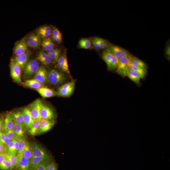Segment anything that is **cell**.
<instances>
[{"label":"cell","mask_w":170,"mask_h":170,"mask_svg":"<svg viewBox=\"0 0 170 170\" xmlns=\"http://www.w3.org/2000/svg\"><path fill=\"white\" fill-rule=\"evenodd\" d=\"M7 147L8 148V153L14 154L17 155V153L15 150L14 142L13 140H11L7 145Z\"/></svg>","instance_id":"f35d334b"},{"label":"cell","mask_w":170,"mask_h":170,"mask_svg":"<svg viewBox=\"0 0 170 170\" xmlns=\"http://www.w3.org/2000/svg\"><path fill=\"white\" fill-rule=\"evenodd\" d=\"M28 46L36 48L38 47L41 42L40 36L37 34L33 33L28 37L26 40Z\"/></svg>","instance_id":"2e32d148"},{"label":"cell","mask_w":170,"mask_h":170,"mask_svg":"<svg viewBox=\"0 0 170 170\" xmlns=\"http://www.w3.org/2000/svg\"><path fill=\"white\" fill-rule=\"evenodd\" d=\"M37 58V60L46 66L49 65L53 61L52 60L46 53L42 51L38 53Z\"/></svg>","instance_id":"603a6c76"},{"label":"cell","mask_w":170,"mask_h":170,"mask_svg":"<svg viewBox=\"0 0 170 170\" xmlns=\"http://www.w3.org/2000/svg\"><path fill=\"white\" fill-rule=\"evenodd\" d=\"M46 53L51 58L53 61L57 62L60 56L61 50L58 48H54Z\"/></svg>","instance_id":"f1b7e54d"},{"label":"cell","mask_w":170,"mask_h":170,"mask_svg":"<svg viewBox=\"0 0 170 170\" xmlns=\"http://www.w3.org/2000/svg\"><path fill=\"white\" fill-rule=\"evenodd\" d=\"M4 133L7 138L10 140H14L16 137L15 133L13 129L9 130L6 132H4Z\"/></svg>","instance_id":"b9f144b4"},{"label":"cell","mask_w":170,"mask_h":170,"mask_svg":"<svg viewBox=\"0 0 170 170\" xmlns=\"http://www.w3.org/2000/svg\"><path fill=\"white\" fill-rule=\"evenodd\" d=\"M33 156H49L46 150L41 145L36 143L31 144Z\"/></svg>","instance_id":"4fadbf2b"},{"label":"cell","mask_w":170,"mask_h":170,"mask_svg":"<svg viewBox=\"0 0 170 170\" xmlns=\"http://www.w3.org/2000/svg\"><path fill=\"white\" fill-rule=\"evenodd\" d=\"M105 51L112 54L117 60L122 57L130 56L132 55L126 49L116 45L109 46Z\"/></svg>","instance_id":"3957f363"},{"label":"cell","mask_w":170,"mask_h":170,"mask_svg":"<svg viewBox=\"0 0 170 170\" xmlns=\"http://www.w3.org/2000/svg\"><path fill=\"white\" fill-rule=\"evenodd\" d=\"M42 47L45 51H48L54 48V40L51 37L45 38L42 42Z\"/></svg>","instance_id":"83f0119b"},{"label":"cell","mask_w":170,"mask_h":170,"mask_svg":"<svg viewBox=\"0 0 170 170\" xmlns=\"http://www.w3.org/2000/svg\"><path fill=\"white\" fill-rule=\"evenodd\" d=\"M3 132H0V139L2 135V134Z\"/></svg>","instance_id":"f5cc1de1"},{"label":"cell","mask_w":170,"mask_h":170,"mask_svg":"<svg viewBox=\"0 0 170 170\" xmlns=\"http://www.w3.org/2000/svg\"><path fill=\"white\" fill-rule=\"evenodd\" d=\"M42 103L40 99H37L30 104L27 108L29 110L33 120H41L40 111Z\"/></svg>","instance_id":"ba28073f"},{"label":"cell","mask_w":170,"mask_h":170,"mask_svg":"<svg viewBox=\"0 0 170 170\" xmlns=\"http://www.w3.org/2000/svg\"><path fill=\"white\" fill-rule=\"evenodd\" d=\"M102 58L106 63L108 70L116 71L118 66V60L113 55L105 51L102 54Z\"/></svg>","instance_id":"5b68a950"},{"label":"cell","mask_w":170,"mask_h":170,"mask_svg":"<svg viewBox=\"0 0 170 170\" xmlns=\"http://www.w3.org/2000/svg\"><path fill=\"white\" fill-rule=\"evenodd\" d=\"M19 144V150L17 156H21L22 153L26 146L27 141L24 137H16Z\"/></svg>","instance_id":"1f68e13d"},{"label":"cell","mask_w":170,"mask_h":170,"mask_svg":"<svg viewBox=\"0 0 170 170\" xmlns=\"http://www.w3.org/2000/svg\"><path fill=\"white\" fill-rule=\"evenodd\" d=\"M4 116L0 115V132H3L4 124Z\"/></svg>","instance_id":"bcb514c9"},{"label":"cell","mask_w":170,"mask_h":170,"mask_svg":"<svg viewBox=\"0 0 170 170\" xmlns=\"http://www.w3.org/2000/svg\"><path fill=\"white\" fill-rule=\"evenodd\" d=\"M165 54L167 58L169 60L170 58V46L169 44H168L165 49Z\"/></svg>","instance_id":"7dc6e473"},{"label":"cell","mask_w":170,"mask_h":170,"mask_svg":"<svg viewBox=\"0 0 170 170\" xmlns=\"http://www.w3.org/2000/svg\"><path fill=\"white\" fill-rule=\"evenodd\" d=\"M21 69L20 66L12 59L10 63V75L13 79L20 84L23 83L21 79Z\"/></svg>","instance_id":"52a82bcc"},{"label":"cell","mask_w":170,"mask_h":170,"mask_svg":"<svg viewBox=\"0 0 170 170\" xmlns=\"http://www.w3.org/2000/svg\"><path fill=\"white\" fill-rule=\"evenodd\" d=\"M13 130L16 137H24L26 129L14 121Z\"/></svg>","instance_id":"f546056e"},{"label":"cell","mask_w":170,"mask_h":170,"mask_svg":"<svg viewBox=\"0 0 170 170\" xmlns=\"http://www.w3.org/2000/svg\"><path fill=\"white\" fill-rule=\"evenodd\" d=\"M130 56L123 57L118 60V66L116 71L122 77L127 76L128 71L130 64Z\"/></svg>","instance_id":"277c9868"},{"label":"cell","mask_w":170,"mask_h":170,"mask_svg":"<svg viewBox=\"0 0 170 170\" xmlns=\"http://www.w3.org/2000/svg\"><path fill=\"white\" fill-rule=\"evenodd\" d=\"M6 158L11 164L12 170H15L18 162L17 155L14 154L7 153Z\"/></svg>","instance_id":"836d02e7"},{"label":"cell","mask_w":170,"mask_h":170,"mask_svg":"<svg viewBox=\"0 0 170 170\" xmlns=\"http://www.w3.org/2000/svg\"><path fill=\"white\" fill-rule=\"evenodd\" d=\"M52 30L50 26H44L40 27L38 30V34L43 38L49 37L52 34Z\"/></svg>","instance_id":"d4e9b609"},{"label":"cell","mask_w":170,"mask_h":170,"mask_svg":"<svg viewBox=\"0 0 170 170\" xmlns=\"http://www.w3.org/2000/svg\"><path fill=\"white\" fill-rule=\"evenodd\" d=\"M54 122L53 120H40V126L37 134L45 133L50 130L54 126Z\"/></svg>","instance_id":"e0dca14e"},{"label":"cell","mask_w":170,"mask_h":170,"mask_svg":"<svg viewBox=\"0 0 170 170\" xmlns=\"http://www.w3.org/2000/svg\"><path fill=\"white\" fill-rule=\"evenodd\" d=\"M12 113L14 121L26 129L22 110H17Z\"/></svg>","instance_id":"4316f807"},{"label":"cell","mask_w":170,"mask_h":170,"mask_svg":"<svg viewBox=\"0 0 170 170\" xmlns=\"http://www.w3.org/2000/svg\"><path fill=\"white\" fill-rule=\"evenodd\" d=\"M26 40L25 38L22 39L16 44L14 48V54L15 56L21 55L28 50Z\"/></svg>","instance_id":"8fae6325"},{"label":"cell","mask_w":170,"mask_h":170,"mask_svg":"<svg viewBox=\"0 0 170 170\" xmlns=\"http://www.w3.org/2000/svg\"><path fill=\"white\" fill-rule=\"evenodd\" d=\"M18 162L15 168L16 170H30V160L22 156H18Z\"/></svg>","instance_id":"9a60e30c"},{"label":"cell","mask_w":170,"mask_h":170,"mask_svg":"<svg viewBox=\"0 0 170 170\" xmlns=\"http://www.w3.org/2000/svg\"><path fill=\"white\" fill-rule=\"evenodd\" d=\"M98 39L101 49L106 48L109 46L108 42L106 40L99 37Z\"/></svg>","instance_id":"ab89813d"},{"label":"cell","mask_w":170,"mask_h":170,"mask_svg":"<svg viewBox=\"0 0 170 170\" xmlns=\"http://www.w3.org/2000/svg\"><path fill=\"white\" fill-rule=\"evenodd\" d=\"M36 90L44 98H50L57 95L56 91L47 87H43Z\"/></svg>","instance_id":"44dd1931"},{"label":"cell","mask_w":170,"mask_h":170,"mask_svg":"<svg viewBox=\"0 0 170 170\" xmlns=\"http://www.w3.org/2000/svg\"><path fill=\"white\" fill-rule=\"evenodd\" d=\"M38 61L35 60H29L23 68L24 77L29 78L34 75L39 67Z\"/></svg>","instance_id":"7a4b0ae2"},{"label":"cell","mask_w":170,"mask_h":170,"mask_svg":"<svg viewBox=\"0 0 170 170\" xmlns=\"http://www.w3.org/2000/svg\"><path fill=\"white\" fill-rule=\"evenodd\" d=\"M48 79L49 83L54 86L59 85L66 80L63 73L54 69L48 72Z\"/></svg>","instance_id":"6da1fadb"},{"label":"cell","mask_w":170,"mask_h":170,"mask_svg":"<svg viewBox=\"0 0 170 170\" xmlns=\"http://www.w3.org/2000/svg\"><path fill=\"white\" fill-rule=\"evenodd\" d=\"M7 153L8 151H7L0 152V164L6 159Z\"/></svg>","instance_id":"f6af8a7d"},{"label":"cell","mask_w":170,"mask_h":170,"mask_svg":"<svg viewBox=\"0 0 170 170\" xmlns=\"http://www.w3.org/2000/svg\"><path fill=\"white\" fill-rule=\"evenodd\" d=\"M14 120L12 112L7 113L4 116V127L3 132H6L13 129Z\"/></svg>","instance_id":"d6986e66"},{"label":"cell","mask_w":170,"mask_h":170,"mask_svg":"<svg viewBox=\"0 0 170 170\" xmlns=\"http://www.w3.org/2000/svg\"><path fill=\"white\" fill-rule=\"evenodd\" d=\"M40 120H33L32 125L29 130V133L31 136L37 134L40 126Z\"/></svg>","instance_id":"d6a6232c"},{"label":"cell","mask_w":170,"mask_h":170,"mask_svg":"<svg viewBox=\"0 0 170 170\" xmlns=\"http://www.w3.org/2000/svg\"><path fill=\"white\" fill-rule=\"evenodd\" d=\"M7 138V137L4 132H3L0 139V144H2L3 142Z\"/></svg>","instance_id":"681fc988"},{"label":"cell","mask_w":170,"mask_h":170,"mask_svg":"<svg viewBox=\"0 0 170 170\" xmlns=\"http://www.w3.org/2000/svg\"></svg>","instance_id":"db71d44e"},{"label":"cell","mask_w":170,"mask_h":170,"mask_svg":"<svg viewBox=\"0 0 170 170\" xmlns=\"http://www.w3.org/2000/svg\"><path fill=\"white\" fill-rule=\"evenodd\" d=\"M92 44L91 41L87 38H83L81 39L78 43L79 47L82 48L88 49L89 48Z\"/></svg>","instance_id":"8d00e7d4"},{"label":"cell","mask_w":170,"mask_h":170,"mask_svg":"<svg viewBox=\"0 0 170 170\" xmlns=\"http://www.w3.org/2000/svg\"><path fill=\"white\" fill-rule=\"evenodd\" d=\"M48 72L43 67L40 66L34 76V78L42 83L49 84L48 79Z\"/></svg>","instance_id":"30bf717a"},{"label":"cell","mask_w":170,"mask_h":170,"mask_svg":"<svg viewBox=\"0 0 170 170\" xmlns=\"http://www.w3.org/2000/svg\"><path fill=\"white\" fill-rule=\"evenodd\" d=\"M75 87V82L73 81L66 83L58 88L57 95L62 97H69L73 93Z\"/></svg>","instance_id":"8992f818"},{"label":"cell","mask_w":170,"mask_h":170,"mask_svg":"<svg viewBox=\"0 0 170 170\" xmlns=\"http://www.w3.org/2000/svg\"><path fill=\"white\" fill-rule=\"evenodd\" d=\"M3 151H8L7 147L0 144V152Z\"/></svg>","instance_id":"816d5d0a"},{"label":"cell","mask_w":170,"mask_h":170,"mask_svg":"<svg viewBox=\"0 0 170 170\" xmlns=\"http://www.w3.org/2000/svg\"><path fill=\"white\" fill-rule=\"evenodd\" d=\"M53 40L58 43H60L62 40V35L59 30L54 27L52 30V34Z\"/></svg>","instance_id":"e575fe53"},{"label":"cell","mask_w":170,"mask_h":170,"mask_svg":"<svg viewBox=\"0 0 170 170\" xmlns=\"http://www.w3.org/2000/svg\"><path fill=\"white\" fill-rule=\"evenodd\" d=\"M11 140L7 138L3 142L2 144L5 146L7 147Z\"/></svg>","instance_id":"f907efd6"},{"label":"cell","mask_w":170,"mask_h":170,"mask_svg":"<svg viewBox=\"0 0 170 170\" xmlns=\"http://www.w3.org/2000/svg\"><path fill=\"white\" fill-rule=\"evenodd\" d=\"M30 170H33L39 164L43 162H49L51 161V158L49 156L34 157L30 159Z\"/></svg>","instance_id":"5bb4252c"},{"label":"cell","mask_w":170,"mask_h":170,"mask_svg":"<svg viewBox=\"0 0 170 170\" xmlns=\"http://www.w3.org/2000/svg\"><path fill=\"white\" fill-rule=\"evenodd\" d=\"M41 119L52 120L54 118L55 115L53 110L42 102L41 105L40 111Z\"/></svg>","instance_id":"9c48e42d"},{"label":"cell","mask_w":170,"mask_h":170,"mask_svg":"<svg viewBox=\"0 0 170 170\" xmlns=\"http://www.w3.org/2000/svg\"><path fill=\"white\" fill-rule=\"evenodd\" d=\"M46 170H57L56 164L52 161L48 162L47 164Z\"/></svg>","instance_id":"60d3db41"},{"label":"cell","mask_w":170,"mask_h":170,"mask_svg":"<svg viewBox=\"0 0 170 170\" xmlns=\"http://www.w3.org/2000/svg\"><path fill=\"white\" fill-rule=\"evenodd\" d=\"M0 170H12L11 164L6 157L0 164Z\"/></svg>","instance_id":"74e56055"},{"label":"cell","mask_w":170,"mask_h":170,"mask_svg":"<svg viewBox=\"0 0 170 170\" xmlns=\"http://www.w3.org/2000/svg\"><path fill=\"white\" fill-rule=\"evenodd\" d=\"M14 142V147L16 152L18 153L19 150V144L18 141L16 138L13 140Z\"/></svg>","instance_id":"c3c4849f"},{"label":"cell","mask_w":170,"mask_h":170,"mask_svg":"<svg viewBox=\"0 0 170 170\" xmlns=\"http://www.w3.org/2000/svg\"><path fill=\"white\" fill-rule=\"evenodd\" d=\"M130 64L137 67L147 70V68L146 64L143 61L133 55L130 57Z\"/></svg>","instance_id":"484cf974"},{"label":"cell","mask_w":170,"mask_h":170,"mask_svg":"<svg viewBox=\"0 0 170 170\" xmlns=\"http://www.w3.org/2000/svg\"><path fill=\"white\" fill-rule=\"evenodd\" d=\"M30 54V52L28 50L21 55L15 56L13 59L15 63L20 66L21 69H23L25 65L28 61Z\"/></svg>","instance_id":"7c38bea8"},{"label":"cell","mask_w":170,"mask_h":170,"mask_svg":"<svg viewBox=\"0 0 170 170\" xmlns=\"http://www.w3.org/2000/svg\"><path fill=\"white\" fill-rule=\"evenodd\" d=\"M21 156L29 159H30L33 156L31 144L27 141Z\"/></svg>","instance_id":"4dcf8cb0"},{"label":"cell","mask_w":170,"mask_h":170,"mask_svg":"<svg viewBox=\"0 0 170 170\" xmlns=\"http://www.w3.org/2000/svg\"><path fill=\"white\" fill-rule=\"evenodd\" d=\"M93 44L94 48L96 50H99L101 49L98 41V37H94L93 38Z\"/></svg>","instance_id":"7bdbcfd3"},{"label":"cell","mask_w":170,"mask_h":170,"mask_svg":"<svg viewBox=\"0 0 170 170\" xmlns=\"http://www.w3.org/2000/svg\"><path fill=\"white\" fill-rule=\"evenodd\" d=\"M129 68L138 73L140 75L141 79H144L146 77L147 73V70L137 67L131 64L129 65Z\"/></svg>","instance_id":"d590c367"},{"label":"cell","mask_w":170,"mask_h":170,"mask_svg":"<svg viewBox=\"0 0 170 170\" xmlns=\"http://www.w3.org/2000/svg\"><path fill=\"white\" fill-rule=\"evenodd\" d=\"M23 84L26 87L36 90L44 87V84L40 82L34 78L26 80Z\"/></svg>","instance_id":"7402d4cb"},{"label":"cell","mask_w":170,"mask_h":170,"mask_svg":"<svg viewBox=\"0 0 170 170\" xmlns=\"http://www.w3.org/2000/svg\"><path fill=\"white\" fill-rule=\"evenodd\" d=\"M48 163L46 162L42 163L36 166L33 170H46Z\"/></svg>","instance_id":"ee69618b"},{"label":"cell","mask_w":170,"mask_h":170,"mask_svg":"<svg viewBox=\"0 0 170 170\" xmlns=\"http://www.w3.org/2000/svg\"><path fill=\"white\" fill-rule=\"evenodd\" d=\"M57 62L58 67L60 69L67 74H70L67 58L65 53L60 56Z\"/></svg>","instance_id":"ac0fdd59"},{"label":"cell","mask_w":170,"mask_h":170,"mask_svg":"<svg viewBox=\"0 0 170 170\" xmlns=\"http://www.w3.org/2000/svg\"><path fill=\"white\" fill-rule=\"evenodd\" d=\"M22 111L25 126L27 129L29 130L32 125L33 120L27 107L23 108Z\"/></svg>","instance_id":"ffe728a7"},{"label":"cell","mask_w":170,"mask_h":170,"mask_svg":"<svg viewBox=\"0 0 170 170\" xmlns=\"http://www.w3.org/2000/svg\"><path fill=\"white\" fill-rule=\"evenodd\" d=\"M127 76L138 86H140L141 79L140 75L136 71L128 68Z\"/></svg>","instance_id":"cb8c5ba5"}]
</instances>
